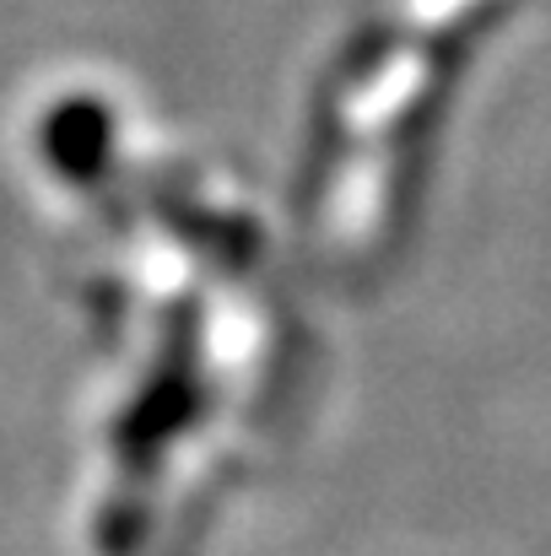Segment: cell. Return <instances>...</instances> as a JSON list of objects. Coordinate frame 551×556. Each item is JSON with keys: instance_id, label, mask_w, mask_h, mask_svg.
<instances>
[{"instance_id": "6da1fadb", "label": "cell", "mask_w": 551, "mask_h": 556, "mask_svg": "<svg viewBox=\"0 0 551 556\" xmlns=\"http://www.w3.org/2000/svg\"><path fill=\"white\" fill-rule=\"evenodd\" d=\"M103 147H109V125L98 119V109L65 103V109L49 114V157H54V168L87 179V174L98 168Z\"/></svg>"}]
</instances>
